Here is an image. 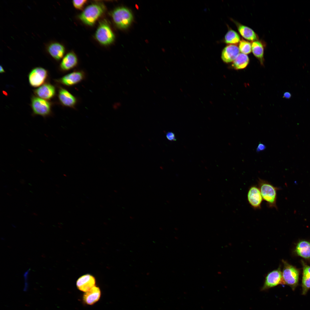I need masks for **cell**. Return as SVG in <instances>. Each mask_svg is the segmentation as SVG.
<instances>
[{"label": "cell", "mask_w": 310, "mask_h": 310, "mask_svg": "<svg viewBox=\"0 0 310 310\" xmlns=\"http://www.w3.org/2000/svg\"><path fill=\"white\" fill-rule=\"evenodd\" d=\"M239 49L242 53L246 55L249 54L252 50L251 44L249 42L242 39L239 42Z\"/></svg>", "instance_id": "cb8c5ba5"}, {"label": "cell", "mask_w": 310, "mask_h": 310, "mask_svg": "<svg viewBox=\"0 0 310 310\" xmlns=\"http://www.w3.org/2000/svg\"><path fill=\"white\" fill-rule=\"evenodd\" d=\"M240 53L239 48L236 45L229 44L226 46L223 50L221 54V58L225 63H229L234 60Z\"/></svg>", "instance_id": "5bb4252c"}, {"label": "cell", "mask_w": 310, "mask_h": 310, "mask_svg": "<svg viewBox=\"0 0 310 310\" xmlns=\"http://www.w3.org/2000/svg\"><path fill=\"white\" fill-rule=\"evenodd\" d=\"M112 17L115 24L119 28L123 29L128 27L133 20L130 11L124 7L115 9L112 13Z\"/></svg>", "instance_id": "277c9868"}, {"label": "cell", "mask_w": 310, "mask_h": 310, "mask_svg": "<svg viewBox=\"0 0 310 310\" xmlns=\"http://www.w3.org/2000/svg\"><path fill=\"white\" fill-rule=\"evenodd\" d=\"M58 98L61 103L66 106L73 108L77 102L76 98L63 88H60L59 90Z\"/></svg>", "instance_id": "4fadbf2b"}, {"label": "cell", "mask_w": 310, "mask_h": 310, "mask_svg": "<svg viewBox=\"0 0 310 310\" xmlns=\"http://www.w3.org/2000/svg\"><path fill=\"white\" fill-rule=\"evenodd\" d=\"M266 148V146L264 144L260 143L257 146L256 150L257 152H259L264 150Z\"/></svg>", "instance_id": "4316f807"}, {"label": "cell", "mask_w": 310, "mask_h": 310, "mask_svg": "<svg viewBox=\"0 0 310 310\" xmlns=\"http://www.w3.org/2000/svg\"><path fill=\"white\" fill-rule=\"evenodd\" d=\"M87 1L85 0H73V3L74 6L76 8L81 9L83 8Z\"/></svg>", "instance_id": "d4e9b609"}, {"label": "cell", "mask_w": 310, "mask_h": 310, "mask_svg": "<svg viewBox=\"0 0 310 310\" xmlns=\"http://www.w3.org/2000/svg\"><path fill=\"white\" fill-rule=\"evenodd\" d=\"M95 278L93 276L86 274L78 279L76 282V286L78 289L86 292L95 286Z\"/></svg>", "instance_id": "7c38bea8"}, {"label": "cell", "mask_w": 310, "mask_h": 310, "mask_svg": "<svg viewBox=\"0 0 310 310\" xmlns=\"http://www.w3.org/2000/svg\"><path fill=\"white\" fill-rule=\"evenodd\" d=\"M47 49L50 55L57 60H60L63 57L65 52L64 46L57 42L50 44L47 46Z\"/></svg>", "instance_id": "2e32d148"}, {"label": "cell", "mask_w": 310, "mask_h": 310, "mask_svg": "<svg viewBox=\"0 0 310 310\" xmlns=\"http://www.w3.org/2000/svg\"><path fill=\"white\" fill-rule=\"evenodd\" d=\"M249 62L248 56L242 53H239L233 61L232 67L237 69H244L247 66Z\"/></svg>", "instance_id": "44dd1931"}, {"label": "cell", "mask_w": 310, "mask_h": 310, "mask_svg": "<svg viewBox=\"0 0 310 310\" xmlns=\"http://www.w3.org/2000/svg\"><path fill=\"white\" fill-rule=\"evenodd\" d=\"M85 78V73L83 71H77L64 76L57 81L64 85L71 86L80 83Z\"/></svg>", "instance_id": "30bf717a"}, {"label": "cell", "mask_w": 310, "mask_h": 310, "mask_svg": "<svg viewBox=\"0 0 310 310\" xmlns=\"http://www.w3.org/2000/svg\"><path fill=\"white\" fill-rule=\"evenodd\" d=\"M166 136L167 139L170 141H174L176 140L175 134L172 132H167Z\"/></svg>", "instance_id": "484cf974"}, {"label": "cell", "mask_w": 310, "mask_h": 310, "mask_svg": "<svg viewBox=\"0 0 310 310\" xmlns=\"http://www.w3.org/2000/svg\"><path fill=\"white\" fill-rule=\"evenodd\" d=\"M240 41V37L239 34L232 30H229L224 37V41L227 44H236L239 42Z\"/></svg>", "instance_id": "603a6c76"}, {"label": "cell", "mask_w": 310, "mask_h": 310, "mask_svg": "<svg viewBox=\"0 0 310 310\" xmlns=\"http://www.w3.org/2000/svg\"><path fill=\"white\" fill-rule=\"evenodd\" d=\"M282 261L284 265L282 272L283 281L285 284L289 286L294 290L298 284L299 270L286 261L283 259Z\"/></svg>", "instance_id": "3957f363"}, {"label": "cell", "mask_w": 310, "mask_h": 310, "mask_svg": "<svg viewBox=\"0 0 310 310\" xmlns=\"http://www.w3.org/2000/svg\"><path fill=\"white\" fill-rule=\"evenodd\" d=\"M247 199L251 206L255 210L261 208L263 199L258 186L254 185L250 186L247 193Z\"/></svg>", "instance_id": "9c48e42d"}, {"label": "cell", "mask_w": 310, "mask_h": 310, "mask_svg": "<svg viewBox=\"0 0 310 310\" xmlns=\"http://www.w3.org/2000/svg\"><path fill=\"white\" fill-rule=\"evenodd\" d=\"M101 295V291L99 288L94 286L84 293L83 297L84 301L85 303L92 305L97 302Z\"/></svg>", "instance_id": "e0dca14e"}, {"label": "cell", "mask_w": 310, "mask_h": 310, "mask_svg": "<svg viewBox=\"0 0 310 310\" xmlns=\"http://www.w3.org/2000/svg\"><path fill=\"white\" fill-rule=\"evenodd\" d=\"M78 62V59L75 54L69 53L62 59L60 64V68L63 71H68L75 67Z\"/></svg>", "instance_id": "9a60e30c"}, {"label": "cell", "mask_w": 310, "mask_h": 310, "mask_svg": "<svg viewBox=\"0 0 310 310\" xmlns=\"http://www.w3.org/2000/svg\"><path fill=\"white\" fill-rule=\"evenodd\" d=\"M104 10V6L101 3L92 4L86 7L79 17L85 24L92 26L103 13Z\"/></svg>", "instance_id": "7a4b0ae2"}, {"label": "cell", "mask_w": 310, "mask_h": 310, "mask_svg": "<svg viewBox=\"0 0 310 310\" xmlns=\"http://www.w3.org/2000/svg\"><path fill=\"white\" fill-rule=\"evenodd\" d=\"M33 214L35 215H37L35 213H33Z\"/></svg>", "instance_id": "f546056e"}, {"label": "cell", "mask_w": 310, "mask_h": 310, "mask_svg": "<svg viewBox=\"0 0 310 310\" xmlns=\"http://www.w3.org/2000/svg\"><path fill=\"white\" fill-rule=\"evenodd\" d=\"M291 95L290 93L286 92L284 93L283 97L286 99H289L291 97Z\"/></svg>", "instance_id": "83f0119b"}, {"label": "cell", "mask_w": 310, "mask_h": 310, "mask_svg": "<svg viewBox=\"0 0 310 310\" xmlns=\"http://www.w3.org/2000/svg\"><path fill=\"white\" fill-rule=\"evenodd\" d=\"M257 182L263 199L266 202L268 206L277 209V194L278 188L268 181L260 178Z\"/></svg>", "instance_id": "6da1fadb"}, {"label": "cell", "mask_w": 310, "mask_h": 310, "mask_svg": "<svg viewBox=\"0 0 310 310\" xmlns=\"http://www.w3.org/2000/svg\"><path fill=\"white\" fill-rule=\"evenodd\" d=\"M34 92L39 98L46 100H50L55 96V89L53 85L46 83L35 90Z\"/></svg>", "instance_id": "8fae6325"}, {"label": "cell", "mask_w": 310, "mask_h": 310, "mask_svg": "<svg viewBox=\"0 0 310 310\" xmlns=\"http://www.w3.org/2000/svg\"><path fill=\"white\" fill-rule=\"evenodd\" d=\"M280 284H285L282 278L280 266L267 274L261 290H265Z\"/></svg>", "instance_id": "52a82bcc"}, {"label": "cell", "mask_w": 310, "mask_h": 310, "mask_svg": "<svg viewBox=\"0 0 310 310\" xmlns=\"http://www.w3.org/2000/svg\"><path fill=\"white\" fill-rule=\"evenodd\" d=\"M303 273L302 279V288L303 295H305L310 289V266L302 260Z\"/></svg>", "instance_id": "ac0fdd59"}, {"label": "cell", "mask_w": 310, "mask_h": 310, "mask_svg": "<svg viewBox=\"0 0 310 310\" xmlns=\"http://www.w3.org/2000/svg\"><path fill=\"white\" fill-rule=\"evenodd\" d=\"M252 50L254 55L263 64L264 48L262 43L258 41H254L251 44Z\"/></svg>", "instance_id": "7402d4cb"}, {"label": "cell", "mask_w": 310, "mask_h": 310, "mask_svg": "<svg viewBox=\"0 0 310 310\" xmlns=\"http://www.w3.org/2000/svg\"><path fill=\"white\" fill-rule=\"evenodd\" d=\"M97 40L101 44L107 45L113 41L115 36L107 23L103 21L100 23L95 34Z\"/></svg>", "instance_id": "5b68a950"}, {"label": "cell", "mask_w": 310, "mask_h": 310, "mask_svg": "<svg viewBox=\"0 0 310 310\" xmlns=\"http://www.w3.org/2000/svg\"><path fill=\"white\" fill-rule=\"evenodd\" d=\"M237 25L240 34L245 39L251 41H254L257 39L258 37L257 34L251 29L239 24Z\"/></svg>", "instance_id": "ffe728a7"}, {"label": "cell", "mask_w": 310, "mask_h": 310, "mask_svg": "<svg viewBox=\"0 0 310 310\" xmlns=\"http://www.w3.org/2000/svg\"><path fill=\"white\" fill-rule=\"evenodd\" d=\"M47 76L48 72L46 70L41 67H36L29 74V83L33 87L40 86L45 82Z\"/></svg>", "instance_id": "ba28073f"}, {"label": "cell", "mask_w": 310, "mask_h": 310, "mask_svg": "<svg viewBox=\"0 0 310 310\" xmlns=\"http://www.w3.org/2000/svg\"><path fill=\"white\" fill-rule=\"evenodd\" d=\"M0 72L1 73H3L5 72V71L1 66H0Z\"/></svg>", "instance_id": "f1b7e54d"}, {"label": "cell", "mask_w": 310, "mask_h": 310, "mask_svg": "<svg viewBox=\"0 0 310 310\" xmlns=\"http://www.w3.org/2000/svg\"><path fill=\"white\" fill-rule=\"evenodd\" d=\"M294 251L298 256L305 259H310V242L305 240L299 241Z\"/></svg>", "instance_id": "d6986e66"}, {"label": "cell", "mask_w": 310, "mask_h": 310, "mask_svg": "<svg viewBox=\"0 0 310 310\" xmlns=\"http://www.w3.org/2000/svg\"><path fill=\"white\" fill-rule=\"evenodd\" d=\"M31 105L34 115L44 117L51 115V104L46 100L33 96L31 99Z\"/></svg>", "instance_id": "8992f818"}]
</instances>
